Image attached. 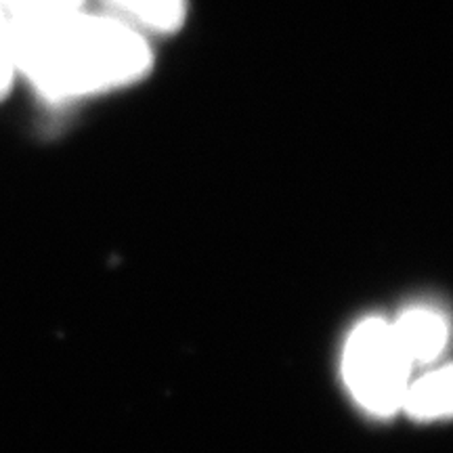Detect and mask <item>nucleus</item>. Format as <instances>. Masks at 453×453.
<instances>
[{
	"label": "nucleus",
	"mask_w": 453,
	"mask_h": 453,
	"mask_svg": "<svg viewBox=\"0 0 453 453\" xmlns=\"http://www.w3.org/2000/svg\"><path fill=\"white\" fill-rule=\"evenodd\" d=\"M11 27L19 76L55 101L127 87L151 67L145 34L116 15L81 9L47 19H11Z\"/></svg>",
	"instance_id": "1"
},
{
	"label": "nucleus",
	"mask_w": 453,
	"mask_h": 453,
	"mask_svg": "<svg viewBox=\"0 0 453 453\" xmlns=\"http://www.w3.org/2000/svg\"><path fill=\"white\" fill-rule=\"evenodd\" d=\"M411 367L393 321L378 317L361 321L344 347V380L357 403L373 416H390L401 410Z\"/></svg>",
	"instance_id": "2"
},
{
	"label": "nucleus",
	"mask_w": 453,
	"mask_h": 453,
	"mask_svg": "<svg viewBox=\"0 0 453 453\" xmlns=\"http://www.w3.org/2000/svg\"><path fill=\"white\" fill-rule=\"evenodd\" d=\"M401 349L411 365H430L447 347V324L437 311L410 309L393 321Z\"/></svg>",
	"instance_id": "3"
},
{
	"label": "nucleus",
	"mask_w": 453,
	"mask_h": 453,
	"mask_svg": "<svg viewBox=\"0 0 453 453\" xmlns=\"http://www.w3.org/2000/svg\"><path fill=\"white\" fill-rule=\"evenodd\" d=\"M118 19L141 34H174L187 19V0H107Z\"/></svg>",
	"instance_id": "4"
},
{
	"label": "nucleus",
	"mask_w": 453,
	"mask_h": 453,
	"mask_svg": "<svg viewBox=\"0 0 453 453\" xmlns=\"http://www.w3.org/2000/svg\"><path fill=\"white\" fill-rule=\"evenodd\" d=\"M401 410L418 420H434L451 411V370L439 367L428 370L407 384Z\"/></svg>",
	"instance_id": "5"
},
{
	"label": "nucleus",
	"mask_w": 453,
	"mask_h": 453,
	"mask_svg": "<svg viewBox=\"0 0 453 453\" xmlns=\"http://www.w3.org/2000/svg\"><path fill=\"white\" fill-rule=\"evenodd\" d=\"M87 0H7L4 11L11 19H47L81 11Z\"/></svg>",
	"instance_id": "6"
},
{
	"label": "nucleus",
	"mask_w": 453,
	"mask_h": 453,
	"mask_svg": "<svg viewBox=\"0 0 453 453\" xmlns=\"http://www.w3.org/2000/svg\"><path fill=\"white\" fill-rule=\"evenodd\" d=\"M17 76L19 72H17L13 27H11L7 11L0 7V99H4Z\"/></svg>",
	"instance_id": "7"
},
{
	"label": "nucleus",
	"mask_w": 453,
	"mask_h": 453,
	"mask_svg": "<svg viewBox=\"0 0 453 453\" xmlns=\"http://www.w3.org/2000/svg\"><path fill=\"white\" fill-rule=\"evenodd\" d=\"M4 3H7V0H0V7H3V9H4Z\"/></svg>",
	"instance_id": "8"
}]
</instances>
